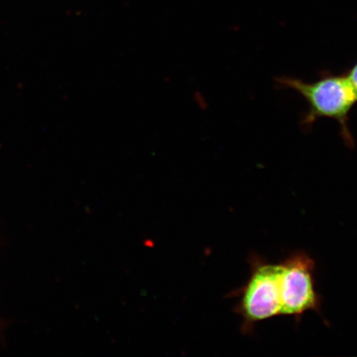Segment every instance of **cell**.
Here are the masks:
<instances>
[{"instance_id":"cell-4","label":"cell","mask_w":357,"mask_h":357,"mask_svg":"<svg viewBox=\"0 0 357 357\" xmlns=\"http://www.w3.org/2000/svg\"><path fill=\"white\" fill-rule=\"evenodd\" d=\"M348 79L351 84L352 88H354L356 98H357V63L352 67V69L350 70V73L347 75Z\"/></svg>"},{"instance_id":"cell-2","label":"cell","mask_w":357,"mask_h":357,"mask_svg":"<svg viewBox=\"0 0 357 357\" xmlns=\"http://www.w3.org/2000/svg\"><path fill=\"white\" fill-rule=\"evenodd\" d=\"M279 82L301 93L309 104L305 123H312L321 117L333 119L341 125L347 139L351 140L347 128L348 114L357 98L347 75L328 77L314 83L284 77L279 79Z\"/></svg>"},{"instance_id":"cell-3","label":"cell","mask_w":357,"mask_h":357,"mask_svg":"<svg viewBox=\"0 0 357 357\" xmlns=\"http://www.w3.org/2000/svg\"><path fill=\"white\" fill-rule=\"evenodd\" d=\"M281 315L301 319L305 312L320 314L321 297L315 289V263L303 252H297L282 262Z\"/></svg>"},{"instance_id":"cell-1","label":"cell","mask_w":357,"mask_h":357,"mask_svg":"<svg viewBox=\"0 0 357 357\" xmlns=\"http://www.w3.org/2000/svg\"><path fill=\"white\" fill-rule=\"evenodd\" d=\"M251 276L235 291L240 296L235 312L243 319L242 331H252L254 325L281 315V278L283 264H270L260 257L250 258Z\"/></svg>"}]
</instances>
